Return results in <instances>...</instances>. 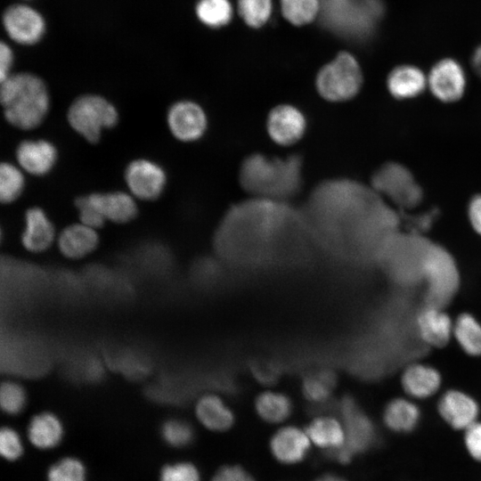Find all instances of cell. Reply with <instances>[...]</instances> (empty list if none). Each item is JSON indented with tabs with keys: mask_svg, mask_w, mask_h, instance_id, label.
<instances>
[{
	"mask_svg": "<svg viewBox=\"0 0 481 481\" xmlns=\"http://www.w3.org/2000/svg\"><path fill=\"white\" fill-rule=\"evenodd\" d=\"M306 126L304 113L291 104L275 106L266 119V130L270 138L282 146L298 142L305 135Z\"/></svg>",
	"mask_w": 481,
	"mask_h": 481,
	"instance_id": "obj_12",
	"label": "cell"
},
{
	"mask_svg": "<svg viewBox=\"0 0 481 481\" xmlns=\"http://www.w3.org/2000/svg\"><path fill=\"white\" fill-rule=\"evenodd\" d=\"M211 481H256L244 469L239 466L221 468Z\"/></svg>",
	"mask_w": 481,
	"mask_h": 481,
	"instance_id": "obj_41",
	"label": "cell"
},
{
	"mask_svg": "<svg viewBox=\"0 0 481 481\" xmlns=\"http://www.w3.org/2000/svg\"><path fill=\"white\" fill-rule=\"evenodd\" d=\"M3 24L10 38L24 45L37 43L45 32L43 17L33 8L23 4L7 8L3 15Z\"/></svg>",
	"mask_w": 481,
	"mask_h": 481,
	"instance_id": "obj_13",
	"label": "cell"
},
{
	"mask_svg": "<svg viewBox=\"0 0 481 481\" xmlns=\"http://www.w3.org/2000/svg\"><path fill=\"white\" fill-rule=\"evenodd\" d=\"M124 180L128 192L136 200L153 201L163 194L167 183V175L158 162L146 158H138L126 165Z\"/></svg>",
	"mask_w": 481,
	"mask_h": 481,
	"instance_id": "obj_9",
	"label": "cell"
},
{
	"mask_svg": "<svg viewBox=\"0 0 481 481\" xmlns=\"http://www.w3.org/2000/svg\"><path fill=\"white\" fill-rule=\"evenodd\" d=\"M24 171L9 161H3L0 166V200L3 204L16 201L25 189Z\"/></svg>",
	"mask_w": 481,
	"mask_h": 481,
	"instance_id": "obj_29",
	"label": "cell"
},
{
	"mask_svg": "<svg viewBox=\"0 0 481 481\" xmlns=\"http://www.w3.org/2000/svg\"><path fill=\"white\" fill-rule=\"evenodd\" d=\"M371 186L379 194L389 198L403 208H412L420 203L423 192L412 174L404 166L388 162L371 176Z\"/></svg>",
	"mask_w": 481,
	"mask_h": 481,
	"instance_id": "obj_8",
	"label": "cell"
},
{
	"mask_svg": "<svg viewBox=\"0 0 481 481\" xmlns=\"http://www.w3.org/2000/svg\"><path fill=\"white\" fill-rule=\"evenodd\" d=\"M327 26L354 40H363L373 32L382 17L380 0H322L320 11Z\"/></svg>",
	"mask_w": 481,
	"mask_h": 481,
	"instance_id": "obj_3",
	"label": "cell"
},
{
	"mask_svg": "<svg viewBox=\"0 0 481 481\" xmlns=\"http://www.w3.org/2000/svg\"><path fill=\"white\" fill-rule=\"evenodd\" d=\"M14 56L11 47L2 42L0 45V82L11 76Z\"/></svg>",
	"mask_w": 481,
	"mask_h": 481,
	"instance_id": "obj_42",
	"label": "cell"
},
{
	"mask_svg": "<svg viewBox=\"0 0 481 481\" xmlns=\"http://www.w3.org/2000/svg\"><path fill=\"white\" fill-rule=\"evenodd\" d=\"M255 406L257 414L265 421L277 423L287 419L292 412L289 396L275 391H265L257 395Z\"/></svg>",
	"mask_w": 481,
	"mask_h": 481,
	"instance_id": "obj_28",
	"label": "cell"
},
{
	"mask_svg": "<svg viewBox=\"0 0 481 481\" xmlns=\"http://www.w3.org/2000/svg\"><path fill=\"white\" fill-rule=\"evenodd\" d=\"M283 16L294 25H303L314 19L320 11L319 0H281Z\"/></svg>",
	"mask_w": 481,
	"mask_h": 481,
	"instance_id": "obj_34",
	"label": "cell"
},
{
	"mask_svg": "<svg viewBox=\"0 0 481 481\" xmlns=\"http://www.w3.org/2000/svg\"><path fill=\"white\" fill-rule=\"evenodd\" d=\"M464 443L470 456L481 461V422L476 421L465 429Z\"/></svg>",
	"mask_w": 481,
	"mask_h": 481,
	"instance_id": "obj_40",
	"label": "cell"
},
{
	"mask_svg": "<svg viewBox=\"0 0 481 481\" xmlns=\"http://www.w3.org/2000/svg\"><path fill=\"white\" fill-rule=\"evenodd\" d=\"M343 420L345 444L340 448L327 451L329 458L341 463L349 462L353 456L370 450L377 444V430L371 420L350 397L343 399L339 405Z\"/></svg>",
	"mask_w": 481,
	"mask_h": 481,
	"instance_id": "obj_7",
	"label": "cell"
},
{
	"mask_svg": "<svg viewBox=\"0 0 481 481\" xmlns=\"http://www.w3.org/2000/svg\"><path fill=\"white\" fill-rule=\"evenodd\" d=\"M239 12L245 22L254 28L265 23L271 14V0H239Z\"/></svg>",
	"mask_w": 481,
	"mask_h": 481,
	"instance_id": "obj_36",
	"label": "cell"
},
{
	"mask_svg": "<svg viewBox=\"0 0 481 481\" xmlns=\"http://www.w3.org/2000/svg\"><path fill=\"white\" fill-rule=\"evenodd\" d=\"M471 66L476 74L481 78V45L472 53Z\"/></svg>",
	"mask_w": 481,
	"mask_h": 481,
	"instance_id": "obj_44",
	"label": "cell"
},
{
	"mask_svg": "<svg viewBox=\"0 0 481 481\" xmlns=\"http://www.w3.org/2000/svg\"><path fill=\"white\" fill-rule=\"evenodd\" d=\"M0 102L6 122L24 131L41 126L51 108L46 83L30 72L12 73L1 81Z\"/></svg>",
	"mask_w": 481,
	"mask_h": 481,
	"instance_id": "obj_2",
	"label": "cell"
},
{
	"mask_svg": "<svg viewBox=\"0 0 481 481\" xmlns=\"http://www.w3.org/2000/svg\"><path fill=\"white\" fill-rule=\"evenodd\" d=\"M232 6L228 0H200L196 6L199 19L212 28L228 23L232 18Z\"/></svg>",
	"mask_w": 481,
	"mask_h": 481,
	"instance_id": "obj_31",
	"label": "cell"
},
{
	"mask_svg": "<svg viewBox=\"0 0 481 481\" xmlns=\"http://www.w3.org/2000/svg\"><path fill=\"white\" fill-rule=\"evenodd\" d=\"M27 435L34 447L49 450L58 446L62 441L64 428L57 415L51 412H42L30 419Z\"/></svg>",
	"mask_w": 481,
	"mask_h": 481,
	"instance_id": "obj_22",
	"label": "cell"
},
{
	"mask_svg": "<svg viewBox=\"0 0 481 481\" xmlns=\"http://www.w3.org/2000/svg\"><path fill=\"white\" fill-rule=\"evenodd\" d=\"M443 420L454 429H467L477 421L479 407L469 395L456 389L444 392L437 404Z\"/></svg>",
	"mask_w": 481,
	"mask_h": 481,
	"instance_id": "obj_15",
	"label": "cell"
},
{
	"mask_svg": "<svg viewBox=\"0 0 481 481\" xmlns=\"http://www.w3.org/2000/svg\"><path fill=\"white\" fill-rule=\"evenodd\" d=\"M315 481H346V480L337 475L326 474L320 477Z\"/></svg>",
	"mask_w": 481,
	"mask_h": 481,
	"instance_id": "obj_45",
	"label": "cell"
},
{
	"mask_svg": "<svg viewBox=\"0 0 481 481\" xmlns=\"http://www.w3.org/2000/svg\"><path fill=\"white\" fill-rule=\"evenodd\" d=\"M159 481H200L199 469L191 462L178 461L164 465L159 472Z\"/></svg>",
	"mask_w": 481,
	"mask_h": 481,
	"instance_id": "obj_37",
	"label": "cell"
},
{
	"mask_svg": "<svg viewBox=\"0 0 481 481\" xmlns=\"http://www.w3.org/2000/svg\"><path fill=\"white\" fill-rule=\"evenodd\" d=\"M470 356H481V322L471 314H461L454 321L453 336Z\"/></svg>",
	"mask_w": 481,
	"mask_h": 481,
	"instance_id": "obj_27",
	"label": "cell"
},
{
	"mask_svg": "<svg viewBox=\"0 0 481 481\" xmlns=\"http://www.w3.org/2000/svg\"><path fill=\"white\" fill-rule=\"evenodd\" d=\"M0 453L6 461H14L23 453V444L19 433L12 428L4 427L0 430Z\"/></svg>",
	"mask_w": 481,
	"mask_h": 481,
	"instance_id": "obj_38",
	"label": "cell"
},
{
	"mask_svg": "<svg viewBox=\"0 0 481 481\" xmlns=\"http://www.w3.org/2000/svg\"><path fill=\"white\" fill-rule=\"evenodd\" d=\"M442 378L439 371L428 364L415 363L405 368L401 377V385L410 397L428 398L440 388Z\"/></svg>",
	"mask_w": 481,
	"mask_h": 481,
	"instance_id": "obj_20",
	"label": "cell"
},
{
	"mask_svg": "<svg viewBox=\"0 0 481 481\" xmlns=\"http://www.w3.org/2000/svg\"><path fill=\"white\" fill-rule=\"evenodd\" d=\"M334 386V375L322 371L306 376L302 383V391L310 403L321 405L328 403Z\"/></svg>",
	"mask_w": 481,
	"mask_h": 481,
	"instance_id": "obj_30",
	"label": "cell"
},
{
	"mask_svg": "<svg viewBox=\"0 0 481 481\" xmlns=\"http://www.w3.org/2000/svg\"><path fill=\"white\" fill-rule=\"evenodd\" d=\"M166 121L170 134L183 143L200 140L208 128V117L196 102L183 99L173 102L167 109Z\"/></svg>",
	"mask_w": 481,
	"mask_h": 481,
	"instance_id": "obj_10",
	"label": "cell"
},
{
	"mask_svg": "<svg viewBox=\"0 0 481 481\" xmlns=\"http://www.w3.org/2000/svg\"><path fill=\"white\" fill-rule=\"evenodd\" d=\"M466 73L461 63L454 59L438 61L430 69L428 85L432 94L444 102L460 100L465 92Z\"/></svg>",
	"mask_w": 481,
	"mask_h": 481,
	"instance_id": "obj_11",
	"label": "cell"
},
{
	"mask_svg": "<svg viewBox=\"0 0 481 481\" xmlns=\"http://www.w3.org/2000/svg\"><path fill=\"white\" fill-rule=\"evenodd\" d=\"M46 479L47 481H86V467L76 457H64L48 468Z\"/></svg>",
	"mask_w": 481,
	"mask_h": 481,
	"instance_id": "obj_32",
	"label": "cell"
},
{
	"mask_svg": "<svg viewBox=\"0 0 481 481\" xmlns=\"http://www.w3.org/2000/svg\"><path fill=\"white\" fill-rule=\"evenodd\" d=\"M118 119L116 106L96 94L77 96L67 110V121L71 129L93 144L101 140L103 131L116 126Z\"/></svg>",
	"mask_w": 481,
	"mask_h": 481,
	"instance_id": "obj_4",
	"label": "cell"
},
{
	"mask_svg": "<svg viewBox=\"0 0 481 481\" xmlns=\"http://www.w3.org/2000/svg\"><path fill=\"white\" fill-rule=\"evenodd\" d=\"M309 445L307 434L296 427H286L278 430L270 443L271 452L275 459L287 464L302 461Z\"/></svg>",
	"mask_w": 481,
	"mask_h": 481,
	"instance_id": "obj_21",
	"label": "cell"
},
{
	"mask_svg": "<svg viewBox=\"0 0 481 481\" xmlns=\"http://www.w3.org/2000/svg\"><path fill=\"white\" fill-rule=\"evenodd\" d=\"M27 404V393L24 387L13 380H5L0 387V406L9 415L20 413Z\"/></svg>",
	"mask_w": 481,
	"mask_h": 481,
	"instance_id": "obj_35",
	"label": "cell"
},
{
	"mask_svg": "<svg viewBox=\"0 0 481 481\" xmlns=\"http://www.w3.org/2000/svg\"><path fill=\"white\" fill-rule=\"evenodd\" d=\"M160 436L169 446L182 448L194 439V430L190 423L180 419H169L160 427Z\"/></svg>",
	"mask_w": 481,
	"mask_h": 481,
	"instance_id": "obj_33",
	"label": "cell"
},
{
	"mask_svg": "<svg viewBox=\"0 0 481 481\" xmlns=\"http://www.w3.org/2000/svg\"><path fill=\"white\" fill-rule=\"evenodd\" d=\"M427 83L424 72L420 68L409 64L394 68L387 78L389 93L398 100L420 95L425 91Z\"/></svg>",
	"mask_w": 481,
	"mask_h": 481,
	"instance_id": "obj_23",
	"label": "cell"
},
{
	"mask_svg": "<svg viewBox=\"0 0 481 481\" xmlns=\"http://www.w3.org/2000/svg\"><path fill=\"white\" fill-rule=\"evenodd\" d=\"M56 238L55 228L46 212L40 207L29 208L24 215L22 246L31 253L47 250Z\"/></svg>",
	"mask_w": 481,
	"mask_h": 481,
	"instance_id": "obj_17",
	"label": "cell"
},
{
	"mask_svg": "<svg viewBox=\"0 0 481 481\" xmlns=\"http://www.w3.org/2000/svg\"><path fill=\"white\" fill-rule=\"evenodd\" d=\"M302 171L303 159L298 154L269 158L253 153L242 160L239 182L249 197L289 201L302 189Z\"/></svg>",
	"mask_w": 481,
	"mask_h": 481,
	"instance_id": "obj_1",
	"label": "cell"
},
{
	"mask_svg": "<svg viewBox=\"0 0 481 481\" xmlns=\"http://www.w3.org/2000/svg\"><path fill=\"white\" fill-rule=\"evenodd\" d=\"M195 412L200 422L213 431L227 430L234 421L232 412L216 395L201 396L195 406Z\"/></svg>",
	"mask_w": 481,
	"mask_h": 481,
	"instance_id": "obj_24",
	"label": "cell"
},
{
	"mask_svg": "<svg viewBox=\"0 0 481 481\" xmlns=\"http://www.w3.org/2000/svg\"><path fill=\"white\" fill-rule=\"evenodd\" d=\"M306 434L316 445L327 451L340 448L345 444V431L336 419L318 417L307 427Z\"/></svg>",
	"mask_w": 481,
	"mask_h": 481,
	"instance_id": "obj_26",
	"label": "cell"
},
{
	"mask_svg": "<svg viewBox=\"0 0 481 481\" xmlns=\"http://www.w3.org/2000/svg\"><path fill=\"white\" fill-rule=\"evenodd\" d=\"M468 216L473 230L481 235V194L473 196L469 200Z\"/></svg>",
	"mask_w": 481,
	"mask_h": 481,
	"instance_id": "obj_43",
	"label": "cell"
},
{
	"mask_svg": "<svg viewBox=\"0 0 481 481\" xmlns=\"http://www.w3.org/2000/svg\"><path fill=\"white\" fill-rule=\"evenodd\" d=\"M420 412L419 407L411 400L395 398L385 407L383 421L392 431L408 433L419 424Z\"/></svg>",
	"mask_w": 481,
	"mask_h": 481,
	"instance_id": "obj_25",
	"label": "cell"
},
{
	"mask_svg": "<svg viewBox=\"0 0 481 481\" xmlns=\"http://www.w3.org/2000/svg\"><path fill=\"white\" fill-rule=\"evenodd\" d=\"M75 206L81 224L96 230L104 225L106 220L92 205L86 195L78 196L75 200Z\"/></svg>",
	"mask_w": 481,
	"mask_h": 481,
	"instance_id": "obj_39",
	"label": "cell"
},
{
	"mask_svg": "<svg viewBox=\"0 0 481 481\" xmlns=\"http://www.w3.org/2000/svg\"><path fill=\"white\" fill-rule=\"evenodd\" d=\"M363 82V72L357 60L351 53L341 52L321 68L315 77V88L324 100L340 102L356 96Z\"/></svg>",
	"mask_w": 481,
	"mask_h": 481,
	"instance_id": "obj_5",
	"label": "cell"
},
{
	"mask_svg": "<svg viewBox=\"0 0 481 481\" xmlns=\"http://www.w3.org/2000/svg\"><path fill=\"white\" fill-rule=\"evenodd\" d=\"M86 196L106 221L126 224L137 216L136 199L128 192H96Z\"/></svg>",
	"mask_w": 481,
	"mask_h": 481,
	"instance_id": "obj_16",
	"label": "cell"
},
{
	"mask_svg": "<svg viewBox=\"0 0 481 481\" xmlns=\"http://www.w3.org/2000/svg\"><path fill=\"white\" fill-rule=\"evenodd\" d=\"M454 322L440 306L428 305L420 311L416 327L420 338L428 346H444L453 336Z\"/></svg>",
	"mask_w": 481,
	"mask_h": 481,
	"instance_id": "obj_18",
	"label": "cell"
},
{
	"mask_svg": "<svg viewBox=\"0 0 481 481\" xmlns=\"http://www.w3.org/2000/svg\"><path fill=\"white\" fill-rule=\"evenodd\" d=\"M58 156L55 144L43 138L23 140L15 149L17 165L33 176L48 175L54 168Z\"/></svg>",
	"mask_w": 481,
	"mask_h": 481,
	"instance_id": "obj_14",
	"label": "cell"
},
{
	"mask_svg": "<svg viewBox=\"0 0 481 481\" xmlns=\"http://www.w3.org/2000/svg\"><path fill=\"white\" fill-rule=\"evenodd\" d=\"M56 240L61 255L69 259H79L92 253L100 240L96 229L80 222L64 227Z\"/></svg>",
	"mask_w": 481,
	"mask_h": 481,
	"instance_id": "obj_19",
	"label": "cell"
},
{
	"mask_svg": "<svg viewBox=\"0 0 481 481\" xmlns=\"http://www.w3.org/2000/svg\"><path fill=\"white\" fill-rule=\"evenodd\" d=\"M420 272L428 284V305L442 307L455 295L459 273L451 255L438 245H428L420 259Z\"/></svg>",
	"mask_w": 481,
	"mask_h": 481,
	"instance_id": "obj_6",
	"label": "cell"
}]
</instances>
